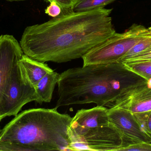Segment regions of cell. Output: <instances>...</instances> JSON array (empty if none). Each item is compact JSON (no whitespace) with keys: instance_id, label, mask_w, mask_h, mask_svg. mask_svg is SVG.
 I'll use <instances>...</instances> for the list:
<instances>
[{"instance_id":"7","label":"cell","mask_w":151,"mask_h":151,"mask_svg":"<svg viewBox=\"0 0 151 151\" xmlns=\"http://www.w3.org/2000/svg\"><path fill=\"white\" fill-rule=\"evenodd\" d=\"M108 115L109 122L121 134L127 146L142 142L151 143V138L144 132L130 112L120 107H114L108 109Z\"/></svg>"},{"instance_id":"17","label":"cell","mask_w":151,"mask_h":151,"mask_svg":"<svg viewBox=\"0 0 151 151\" xmlns=\"http://www.w3.org/2000/svg\"><path fill=\"white\" fill-rule=\"evenodd\" d=\"M134 116L142 129L151 139V112Z\"/></svg>"},{"instance_id":"1","label":"cell","mask_w":151,"mask_h":151,"mask_svg":"<svg viewBox=\"0 0 151 151\" xmlns=\"http://www.w3.org/2000/svg\"><path fill=\"white\" fill-rule=\"evenodd\" d=\"M112 9L63 12L25 29L20 45L24 54L45 63H66L82 58L116 33L110 15Z\"/></svg>"},{"instance_id":"16","label":"cell","mask_w":151,"mask_h":151,"mask_svg":"<svg viewBox=\"0 0 151 151\" xmlns=\"http://www.w3.org/2000/svg\"><path fill=\"white\" fill-rule=\"evenodd\" d=\"M151 62V47L122 62L125 65Z\"/></svg>"},{"instance_id":"21","label":"cell","mask_w":151,"mask_h":151,"mask_svg":"<svg viewBox=\"0 0 151 151\" xmlns=\"http://www.w3.org/2000/svg\"><path fill=\"white\" fill-rule=\"evenodd\" d=\"M6 1H26V0H6Z\"/></svg>"},{"instance_id":"9","label":"cell","mask_w":151,"mask_h":151,"mask_svg":"<svg viewBox=\"0 0 151 151\" xmlns=\"http://www.w3.org/2000/svg\"><path fill=\"white\" fill-rule=\"evenodd\" d=\"M108 112V108L98 105L77 111L68 128L69 137L79 135L89 129L109 124Z\"/></svg>"},{"instance_id":"20","label":"cell","mask_w":151,"mask_h":151,"mask_svg":"<svg viewBox=\"0 0 151 151\" xmlns=\"http://www.w3.org/2000/svg\"><path fill=\"white\" fill-rule=\"evenodd\" d=\"M45 13L52 17L59 16L62 13V9L59 5L55 2L52 1L45 9Z\"/></svg>"},{"instance_id":"2","label":"cell","mask_w":151,"mask_h":151,"mask_svg":"<svg viewBox=\"0 0 151 151\" xmlns=\"http://www.w3.org/2000/svg\"><path fill=\"white\" fill-rule=\"evenodd\" d=\"M147 82L121 62L70 68L60 74L55 107L92 103L117 107L129 90Z\"/></svg>"},{"instance_id":"14","label":"cell","mask_w":151,"mask_h":151,"mask_svg":"<svg viewBox=\"0 0 151 151\" xmlns=\"http://www.w3.org/2000/svg\"><path fill=\"white\" fill-rule=\"evenodd\" d=\"M151 47V35L145 37L138 42L133 46L118 62H122L134 56L135 55L142 52Z\"/></svg>"},{"instance_id":"13","label":"cell","mask_w":151,"mask_h":151,"mask_svg":"<svg viewBox=\"0 0 151 151\" xmlns=\"http://www.w3.org/2000/svg\"><path fill=\"white\" fill-rule=\"evenodd\" d=\"M116 0H79L73 11L75 12L88 11L99 8H103Z\"/></svg>"},{"instance_id":"4","label":"cell","mask_w":151,"mask_h":151,"mask_svg":"<svg viewBox=\"0 0 151 151\" xmlns=\"http://www.w3.org/2000/svg\"><path fill=\"white\" fill-rule=\"evenodd\" d=\"M150 35L148 28L134 24L124 33H116L91 49L82 57L83 66L118 62L138 42Z\"/></svg>"},{"instance_id":"6","label":"cell","mask_w":151,"mask_h":151,"mask_svg":"<svg viewBox=\"0 0 151 151\" xmlns=\"http://www.w3.org/2000/svg\"><path fill=\"white\" fill-rule=\"evenodd\" d=\"M69 139L70 151H120L127 146L121 134L111 123L89 129Z\"/></svg>"},{"instance_id":"18","label":"cell","mask_w":151,"mask_h":151,"mask_svg":"<svg viewBox=\"0 0 151 151\" xmlns=\"http://www.w3.org/2000/svg\"><path fill=\"white\" fill-rule=\"evenodd\" d=\"M122 151H151V143L142 142L133 144L124 147Z\"/></svg>"},{"instance_id":"24","label":"cell","mask_w":151,"mask_h":151,"mask_svg":"<svg viewBox=\"0 0 151 151\" xmlns=\"http://www.w3.org/2000/svg\"><path fill=\"white\" fill-rule=\"evenodd\" d=\"M150 63L151 64V62H150Z\"/></svg>"},{"instance_id":"22","label":"cell","mask_w":151,"mask_h":151,"mask_svg":"<svg viewBox=\"0 0 151 151\" xmlns=\"http://www.w3.org/2000/svg\"><path fill=\"white\" fill-rule=\"evenodd\" d=\"M148 29H149V31H150V33H151V27H150V28H148Z\"/></svg>"},{"instance_id":"23","label":"cell","mask_w":151,"mask_h":151,"mask_svg":"<svg viewBox=\"0 0 151 151\" xmlns=\"http://www.w3.org/2000/svg\"><path fill=\"white\" fill-rule=\"evenodd\" d=\"M1 127H0V132H1Z\"/></svg>"},{"instance_id":"8","label":"cell","mask_w":151,"mask_h":151,"mask_svg":"<svg viewBox=\"0 0 151 151\" xmlns=\"http://www.w3.org/2000/svg\"><path fill=\"white\" fill-rule=\"evenodd\" d=\"M24 54L20 44L12 35L0 36V102L11 72Z\"/></svg>"},{"instance_id":"5","label":"cell","mask_w":151,"mask_h":151,"mask_svg":"<svg viewBox=\"0 0 151 151\" xmlns=\"http://www.w3.org/2000/svg\"><path fill=\"white\" fill-rule=\"evenodd\" d=\"M37 100L35 87L19 60L11 72L0 102V121L17 116L24 105Z\"/></svg>"},{"instance_id":"3","label":"cell","mask_w":151,"mask_h":151,"mask_svg":"<svg viewBox=\"0 0 151 151\" xmlns=\"http://www.w3.org/2000/svg\"><path fill=\"white\" fill-rule=\"evenodd\" d=\"M72 118L57 108L23 111L0 132V151H70Z\"/></svg>"},{"instance_id":"15","label":"cell","mask_w":151,"mask_h":151,"mask_svg":"<svg viewBox=\"0 0 151 151\" xmlns=\"http://www.w3.org/2000/svg\"><path fill=\"white\" fill-rule=\"evenodd\" d=\"M125 65L131 71L144 77L147 80L151 79V64L150 62L136 63Z\"/></svg>"},{"instance_id":"10","label":"cell","mask_w":151,"mask_h":151,"mask_svg":"<svg viewBox=\"0 0 151 151\" xmlns=\"http://www.w3.org/2000/svg\"><path fill=\"white\" fill-rule=\"evenodd\" d=\"M139 116L151 112V87L147 82L129 90L117 107Z\"/></svg>"},{"instance_id":"12","label":"cell","mask_w":151,"mask_h":151,"mask_svg":"<svg viewBox=\"0 0 151 151\" xmlns=\"http://www.w3.org/2000/svg\"><path fill=\"white\" fill-rule=\"evenodd\" d=\"M60 74L53 71L47 74L35 87L38 100L37 103H50L56 85L58 84Z\"/></svg>"},{"instance_id":"11","label":"cell","mask_w":151,"mask_h":151,"mask_svg":"<svg viewBox=\"0 0 151 151\" xmlns=\"http://www.w3.org/2000/svg\"><path fill=\"white\" fill-rule=\"evenodd\" d=\"M19 62L35 87L42 78L48 73L54 71L47 64L32 59L24 54L19 60Z\"/></svg>"},{"instance_id":"19","label":"cell","mask_w":151,"mask_h":151,"mask_svg":"<svg viewBox=\"0 0 151 151\" xmlns=\"http://www.w3.org/2000/svg\"><path fill=\"white\" fill-rule=\"evenodd\" d=\"M49 2L54 1L62 9L63 12L73 11L74 5L79 0H46Z\"/></svg>"}]
</instances>
